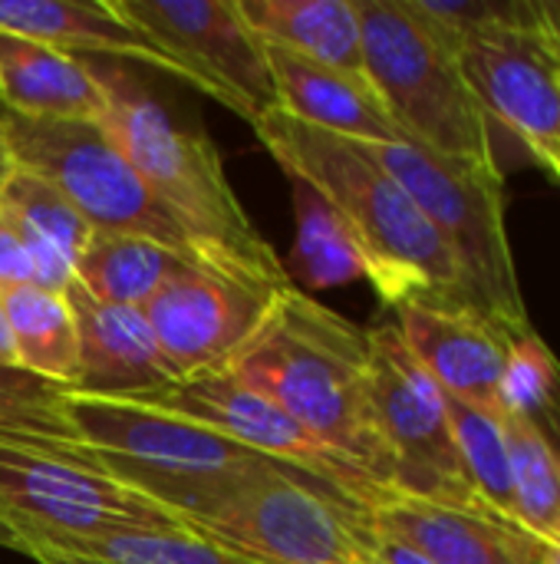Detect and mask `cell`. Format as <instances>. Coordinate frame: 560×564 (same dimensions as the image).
<instances>
[{"label": "cell", "instance_id": "obj_20", "mask_svg": "<svg viewBox=\"0 0 560 564\" xmlns=\"http://www.w3.org/2000/svg\"><path fill=\"white\" fill-rule=\"evenodd\" d=\"M261 43L366 76L356 0H234Z\"/></svg>", "mask_w": 560, "mask_h": 564}, {"label": "cell", "instance_id": "obj_12", "mask_svg": "<svg viewBox=\"0 0 560 564\" xmlns=\"http://www.w3.org/2000/svg\"><path fill=\"white\" fill-rule=\"evenodd\" d=\"M281 291L251 288L201 264L182 268L142 307L178 383L224 373Z\"/></svg>", "mask_w": 560, "mask_h": 564}, {"label": "cell", "instance_id": "obj_5", "mask_svg": "<svg viewBox=\"0 0 560 564\" xmlns=\"http://www.w3.org/2000/svg\"><path fill=\"white\" fill-rule=\"evenodd\" d=\"M356 145L409 192V198L452 248L479 311L512 334L531 330L505 228L502 165L442 155L406 139Z\"/></svg>", "mask_w": 560, "mask_h": 564}, {"label": "cell", "instance_id": "obj_17", "mask_svg": "<svg viewBox=\"0 0 560 564\" xmlns=\"http://www.w3.org/2000/svg\"><path fill=\"white\" fill-rule=\"evenodd\" d=\"M370 532L386 535L429 564H541L545 545L495 516L393 496L370 512Z\"/></svg>", "mask_w": 560, "mask_h": 564}, {"label": "cell", "instance_id": "obj_31", "mask_svg": "<svg viewBox=\"0 0 560 564\" xmlns=\"http://www.w3.org/2000/svg\"><path fill=\"white\" fill-rule=\"evenodd\" d=\"M0 364L17 367V347H13V334H10V324H7L3 294H0Z\"/></svg>", "mask_w": 560, "mask_h": 564}, {"label": "cell", "instance_id": "obj_27", "mask_svg": "<svg viewBox=\"0 0 560 564\" xmlns=\"http://www.w3.org/2000/svg\"><path fill=\"white\" fill-rule=\"evenodd\" d=\"M446 410H449L455 446H459V456H462V466L469 473L472 489L502 522L518 525L515 492H512V456H508L502 416L475 410V406H469L449 393H446Z\"/></svg>", "mask_w": 560, "mask_h": 564}, {"label": "cell", "instance_id": "obj_7", "mask_svg": "<svg viewBox=\"0 0 560 564\" xmlns=\"http://www.w3.org/2000/svg\"><path fill=\"white\" fill-rule=\"evenodd\" d=\"M3 142L13 169L59 188L92 231L145 238L198 264L182 225L152 195L102 122L3 112Z\"/></svg>", "mask_w": 560, "mask_h": 564}, {"label": "cell", "instance_id": "obj_3", "mask_svg": "<svg viewBox=\"0 0 560 564\" xmlns=\"http://www.w3.org/2000/svg\"><path fill=\"white\" fill-rule=\"evenodd\" d=\"M99 79L109 96L106 132L182 225L198 264L251 288H290L277 251L261 238L234 195L215 142L178 126L125 69L99 73Z\"/></svg>", "mask_w": 560, "mask_h": 564}, {"label": "cell", "instance_id": "obj_9", "mask_svg": "<svg viewBox=\"0 0 560 564\" xmlns=\"http://www.w3.org/2000/svg\"><path fill=\"white\" fill-rule=\"evenodd\" d=\"M370 400L396 466L399 496L495 516L469 482L446 393L409 354L396 324L370 330Z\"/></svg>", "mask_w": 560, "mask_h": 564}, {"label": "cell", "instance_id": "obj_30", "mask_svg": "<svg viewBox=\"0 0 560 564\" xmlns=\"http://www.w3.org/2000/svg\"><path fill=\"white\" fill-rule=\"evenodd\" d=\"M26 284H36L33 254H30L20 228L13 225V218L7 212H0V294L13 291V288H26Z\"/></svg>", "mask_w": 560, "mask_h": 564}, {"label": "cell", "instance_id": "obj_29", "mask_svg": "<svg viewBox=\"0 0 560 564\" xmlns=\"http://www.w3.org/2000/svg\"><path fill=\"white\" fill-rule=\"evenodd\" d=\"M409 10L455 53L462 40L495 26H538L545 3L535 0H406Z\"/></svg>", "mask_w": 560, "mask_h": 564}, {"label": "cell", "instance_id": "obj_16", "mask_svg": "<svg viewBox=\"0 0 560 564\" xmlns=\"http://www.w3.org/2000/svg\"><path fill=\"white\" fill-rule=\"evenodd\" d=\"M0 30L46 43L63 53H99L116 59H132L142 66H152L158 73H168L198 93L211 96L224 106V96L205 83L188 63L172 56L165 46H158L149 33H142L135 23L116 13L109 0L99 3H76V0H0Z\"/></svg>", "mask_w": 560, "mask_h": 564}, {"label": "cell", "instance_id": "obj_26", "mask_svg": "<svg viewBox=\"0 0 560 564\" xmlns=\"http://www.w3.org/2000/svg\"><path fill=\"white\" fill-rule=\"evenodd\" d=\"M30 558H76L89 564H251L188 532H125L96 539H40L20 545Z\"/></svg>", "mask_w": 560, "mask_h": 564}, {"label": "cell", "instance_id": "obj_33", "mask_svg": "<svg viewBox=\"0 0 560 564\" xmlns=\"http://www.w3.org/2000/svg\"><path fill=\"white\" fill-rule=\"evenodd\" d=\"M10 169H13V162H10V152H7V142H3V106H0V185L10 175Z\"/></svg>", "mask_w": 560, "mask_h": 564}, {"label": "cell", "instance_id": "obj_21", "mask_svg": "<svg viewBox=\"0 0 560 564\" xmlns=\"http://www.w3.org/2000/svg\"><path fill=\"white\" fill-rule=\"evenodd\" d=\"M0 212L13 218L33 254L36 288L66 291L73 281V264L92 238V228L73 202L50 182L23 169H10L0 185Z\"/></svg>", "mask_w": 560, "mask_h": 564}, {"label": "cell", "instance_id": "obj_18", "mask_svg": "<svg viewBox=\"0 0 560 564\" xmlns=\"http://www.w3.org/2000/svg\"><path fill=\"white\" fill-rule=\"evenodd\" d=\"M277 89V112L353 142H403V129L366 76H350L264 43ZM409 142V139H406Z\"/></svg>", "mask_w": 560, "mask_h": 564}, {"label": "cell", "instance_id": "obj_19", "mask_svg": "<svg viewBox=\"0 0 560 564\" xmlns=\"http://www.w3.org/2000/svg\"><path fill=\"white\" fill-rule=\"evenodd\" d=\"M0 106L30 119L102 122L109 96L99 69L63 50L0 30Z\"/></svg>", "mask_w": 560, "mask_h": 564}, {"label": "cell", "instance_id": "obj_34", "mask_svg": "<svg viewBox=\"0 0 560 564\" xmlns=\"http://www.w3.org/2000/svg\"><path fill=\"white\" fill-rule=\"evenodd\" d=\"M40 564H89V562H76V558H53V555H43V558H36Z\"/></svg>", "mask_w": 560, "mask_h": 564}, {"label": "cell", "instance_id": "obj_24", "mask_svg": "<svg viewBox=\"0 0 560 564\" xmlns=\"http://www.w3.org/2000/svg\"><path fill=\"white\" fill-rule=\"evenodd\" d=\"M290 198L297 212V238L287 268L290 284L300 291H327L360 278L366 281V261L337 208L300 178H290Z\"/></svg>", "mask_w": 560, "mask_h": 564}, {"label": "cell", "instance_id": "obj_13", "mask_svg": "<svg viewBox=\"0 0 560 564\" xmlns=\"http://www.w3.org/2000/svg\"><path fill=\"white\" fill-rule=\"evenodd\" d=\"M462 76L495 129L531 145L560 142V50L548 26H495L455 50Z\"/></svg>", "mask_w": 560, "mask_h": 564}, {"label": "cell", "instance_id": "obj_8", "mask_svg": "<svg viewBox=\"0 0 560 564\" xmlns=\"http://www.w3.org/2000/svg\"><path fill=\"white\" fill-rule=\"evenodd\" d=\"M125 532H185L139 489L30 443L0 440V542L96 539Z\"/></svg>", "mask_w": 560, "mask_h": 564}, {"label": "cell", "instance_id": "obj_10", "mask_svg": "<svg viewBox=\"0 0 560 564\" xmlns=\"http://www.w3.org/2000/svg\"><path fill=\"white\" fill-rule=\"evenodd\" d=\"M178 416H188L201 426L218 430L221 436L241 443L244 449L267 456L271 463H281L327 492H333L350 509L370 512L393 499L373 476H366L360 466H353L347 456L330 449L323 440H317L307 426H300L290 413H284L277 403L264 400L261 393L248 390L228 373H208L195 380H182L162 390H149L139 397H129Z\"/></svg>", "mask_w": 560, "mask_h": 564}, {"label": "cell", "instance_id": "obj_35", "mask_svg": "<svg viewBox=\"0 0 560 564\" xmlns=\"http://www.w3.org/2000/svg\"><path fill=\"white\" fill-rule=\"evenodd\" d=\"M541 564H560V545L558 549H545V558Z\"/></svg>", "mask_w": 560, "mask_h": 564}, {"label": "cell", "instance_id": "obj_11", "mask_svg": "<svg viewBox=\"0 0 560 564\" xmlns=\"http://www.w3.org/2000/svg\"><path fill=\"white\" fill-rule=\"evenodd\" d=\"M119 17L149 33L172 56L211 83L231 112L254 122L277 109L264 43L234 0H109Z\"/></svg>", "mask_w": 560, "mask_h": 564}, {"label": "cell", "instance_id": "obj_2", "mask_svg": "<svg viewBox=\"0 0 560 564\" xmlns=\"http://www.w3.org/2000/svg\"><path fill=\"white\" fill-rule=\"evenodd\" d=\"M224 373L277 403L386 492L399 496L396 466L370 400L366 327L290 284L274 297L264 324Z\"/></svg>", "mask_w": 560, "mask_h": 564}, {"label": "cell", "instance_id": "obj_25", "mask_svg": "<svg viewBox=\"0 0 560 564\" xmlns=\"http://www.w3.org/2000/svg\"><path fill=\"white\" fill-rule=\"evenodd\" d=\"M518 525L545 549L560 545V449L531 420L505 413Z\"/></svg>", "mask_w": 560, "mask_h": 564}, {"label": "cell", "instance_id": "obj_14", "mask_svg": "<svg viewBox=\"0 0 560 564\" xmlns=\"http://www.w3.org/2000/svg\"><path fill=\"white\" fill-rule=\"evenodd\" d=\"M396 330L442 393L492 416H505L512 330L482 311L422 301L396 307Z\"/></svg>", "mask_w": 560, "mask_h": 564}, {"label": "cell", "instance_id": "obj_1", "mask_svg": "<svg viewBox=\"0 0 560 564\" xmlns=\"http://www.w3.org/2000/svg\"><path fill=\"white\" fill-rule=\"evenodd\" d=\"M251 129L287 178L307 182L337 208L366 261V281L383 304L396 311L399 304L422 301L479 311L452 248L409 192L356 142L304 126L277 109L257 116Z\"/></svg>", "mask_w": 560, "mask_h": 564}, {"label": "cell", "instance_id": "obj_15", "mask_svg": "<svg viewBox=\"0 0 560 564\" xmlns=\"http://www.w3.org/2000/svg\"><path fill=\"white\" fill-rule=\"evenodd\" d=\"M63 294L79 337V377L73 393L139 397L178 383L142 307L96 301L76 278Z\"/></svg>", "mask_w": 560, "mask_h": 564}, {"label": "cell", "instance_id": "obj_28", "mask_svg": "<svg viewBox=\"0 0 560 564\" xmlns=\"http://www.w3.org/2000/svg\"><path fill=\"white\" fill-rule=\"evenodd\" d=\"M69 387L40 380L0 364V440L7 443H79L69 410Z\"/></svg>", "mask_w": 560, "mask_h": 564}, {"label": "cell", "instance_id": "obj_22", "mask_svg": "<svg viewBox=\"0 0 560 564\" xmlns=\"http://www.w3.org/2000/svg\"><path fill=\"white\" fill-rule=\"evenodd\" d=\"M195 261L132 235L92 231L73 264V278L106 304L145 307L155 291Z\"/></svg>", "mask_w": 560, "mask_h": 564}, {"label": "cell", "instance_id": "obj_4", "mask_svg": "<svg viewBox=\"0 0 560 564\" xmlns=\"http://www.w3.org/2000/svg\"><path fill=\"white\" fill-rule=\"evenodd\" d=\"M165 509L251 564H373L366 516L287 466L195 486Z\"/></svg>", "mask_w": 560, "mask_h": 564}, {"label": "cell", "instance_id": "obj_23", "mask_svg": "<svg viewBox=\"0 0 560 564\" xmlns=\"http://www.w3.org/2000/svg\"><path fill=\"white\" fill-rule=\"evenodd\" d=\"M3 311L17 347V367L73 390L79 377V337L66 294L36 284L13 288L3 291Z\"/></svg>", "mask_w": 560, "mask_h": 564}, {"label": "cell", "instance_id": "obj_36", "mask_svg": "<svg viewBox=\"0 0 560 564\" xmlns=\"http://www.w3.org/2000/svg\"><path fill=\"white\" fill-rule=\"evenodd\" d=\"M373 564H376V562H373Z\"/></svg>", "mask_w": 560, "mask_h": 564}, {"label": "cell", "instance_id": "obj_32", "mask_svg": "<svg viewBox=\"0 0 560 564\" xmlns=\"http://www.w3.org/2000/svg\"><path fill=\"white\" fill-rule=\"evenodd\" d=\"M528 152H531V155H535V159H538V162H541L545 169H551V172H554V175L560 178V142H548V145H531Z\"/></svg>", "mask_w": 560, "mask_h": 564}, {"label": "cell", "instance_id": "obj_6", "mask_svg": "<svg viewBox=\"0 0 560 564\" xmlns=\"http://www.w3.org/2000/svg\"><path fill=\"white\" fill-rule=\"evenodd\" d=\"M366 79L416 145L442 155L495 162L488 119L472 96L459 56L406 0H356Z\"/></svg>", "mask_w": 560, "mask_h": 564}]
</instances>
